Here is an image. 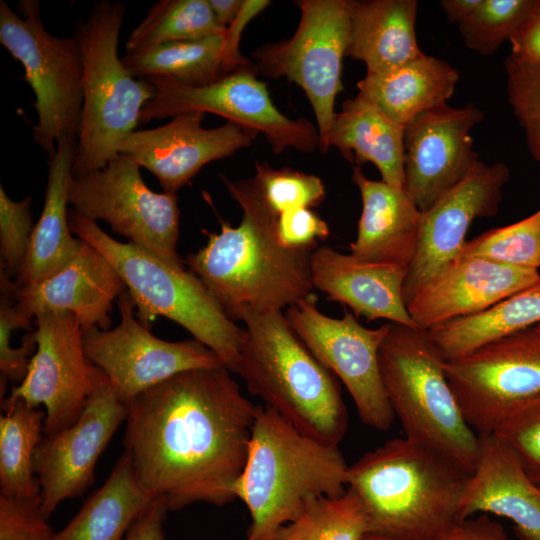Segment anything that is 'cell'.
I'll use <instances>...</instances> for the list:
<instances>
[{
  "instance_id": "obj_28",
  "label": "cell",
  "mask_w": 540,
  "mask_h": 540,
  "mask_svg": "<svg viewBox=\"0 0 540 540\" xmlns=\"http://www.w3.org/2000/svg\"><path fill=\"white\" fill-rule=\"evenodd\" d=\"M331 146L354 166L373 163L383 182L404 189V127L363 95L344 101L335 114L326 149Z\"/></svg>"
},
{
  "instance_id": "obj_37",
  "label": "cell",
  "mask_w": 540,
  "mask_h": 540,
  "mask_svg": "<svg viewBox=\"0 0 540 540\" xmlns=\"http://www.w3.org/2000/svg\"><path fill=\"white\" fill-rule=\"evenodd\" d=\"M539 0H482L479 7L458 25L469 49L488 56L509 40L531 14Z\"/></svg>"
},
{
  "instance_id": "obj_20",
  "label": "cell",
  "mask_w": 540,
  "mask_h": 540,
  "mask_svg": "<svg viewBox=\"0 0 540 540\" xmlns=\"http://www.w3.org/2000/svg\"><path fill=\"white\" fill-rule=\"evenodd\" d=\"M205 114L187 112L163 126L133 131L120 144L119 153L155 175L164 192L176 194L203 166L251 146L258 135L231 121L204 128Z\"/></svg>"
},
{
  "instance_id": "obj_6",
  "label": "cell",
  "mask_w": 540,
  "mask_h": 540,
  "mask_svg": "<svg viewBox=\"0 0 540 540\" xmlns=\"http://www.w3.org/2000/svg\"><path fill=\"white\" fill-rule=\"evenodd\" d=\"M381 380L405 437L474 471L480 438L466 422L427 331L388 322L378 350Z\"/></svg>"
},
{
  "instance_id": "obj_43",
  "label": "cell",
  "mask_w": 540,
  "mask_h": 540,
  "mask_svg": "<svg viewBox=\"0 0 540 540\" xmlns=\"http://www.w3.org/2000/svg\"><path fill=\"white\" fill-rule=\"evenodd\" d=\"M276 234L281 245L287 248L318 247V240L328 237L329 227L310 208H298L278 216Z\"/></svg>"
},
{
  "instance_id": "obj_45",
  "label": "cell",
  "mask_w": 540,
  "mask_h": 540,
  "mask_svg": "<svg viewBox=\"0 0 540 540\" xmlns=\"http://www.w3.org/2000/svg\"><path fill=\"white\" fill-rule=\"evenodd\" d=\"M509 41L511 55L540 66V0Z\"/></svg>"
},
{
  "instance_id": "obj_38",
  "label": "cell",
  "mask_w": 540,
  "mask_h": 540,
  "mask_svg": "<svg viewBox=\"0 0 540 540\" xmlns=\"http://www.w3.org/2000/svg\"><path fill=\"white\" fill-rule=\"evenodd\" d=\"M254 182L268 207L277 215L298 208L318 206L325 198L322 180L288 167L273 169L256 162Z\"/></svg>"
},
{
  "instance_id": "obj_29",
  "label": "cell",
  "mask_w": 540,
  "mask_h": 540,
  "mask_svg": "<svg viewBox=\"0 0 540 540\" xmlns=\"http://www.w3.org/2000/svg\"><path fill=\"white\" fill-rule=\"evenodd\" d=\"M459 79L457 69L433 56L422 55L382 73H366L357 83L359 94L405 127L417 115L445 105Z\"/></svg>"
},
{
  "instance_id": "obj_24",
  "label": "cell",
  "mask_w": 540,
  "mask_h": 540,
  "mask_svg": "<svg viewBox=\"0 0 540 540\" xmlns=\"http://www.w3.org/2000/svg\"><path fill=\"white\" fill-rule=\"evenodd\" d=\"M479 438L478 461L462 503L464 519L492 513L512 521L526 540H540V487L506 443L494 434Z\"/></svg>"
},
{
  "instance_id": "obj_1",
  "label": "cell",
  "mask_w": 540,
  "mask_h": 540,
  "mask_svg": "<svg viewBox=\"0 0 540 540\" xmlns=\"http://www.w3.org/2000/svg\"><path fill=\"white\" fill-rule=\"evenodd\" d=\"M230 373L183 371L128 404L124 452L140 488L167 510L236 499L258 405Z\"/></svg>"
},
{
  "instance_id": "obj_19",
  "label": "cell",
  "mask_w": 540,
  "mask_h": 540,
  "mask_svg": "<svg viewBox=\"0 0 540 540\" xmlns=\"http://www.w3.org/2000/svg\"><path fill=\"white\" fill-rule=\"evenodd\" d=\"M509 177L510 170L504 163L479 161L459 184L422 212L417 251L403 285L405 304L461 258L472 222L497 214Z\"/></svg>"
},
{
  "instance_id": "obj_51",
  "label": "cell",
  "mask_w": 540,
  "mask_h": 540,
  "mask_svg": "<svg viewBox=\"0 0 540 540\" xmlns=\"http://www.w3.org/2000/svg\"><path fill=\"white\" fill-rule=\"evenodd\" d=\"M538 326L540 327V324Z\"/></svg>"
},
{
  "instance_id": "obj_22",
  "label": "cell",
  "mask_w": 540,
  "mask_h": 540,
  "mask_svg": "<svg viewBox=\"0 0 540 540\" xmlns=\"http://www.w3.org/2000/svg\"><path fill=\"white\" fill-rule=\"evenodd\" d=\"M125 290L112 263L81 240L78 251L61 270L33 285H15L14 294L16 307L26 316L33 319L47 312H70L85 333L94 327L109 329L112 304Z\"/></svg>"
},
{
  "instance_id": "obj_12",
  "label": "cell",
  "mask_w": 540,
  "mask_h": 540,
  "mask_svg": "<svg viewBox=\"0 0 540 540\" xmlns=\"http://www.w3.org/2000/svg\"><path fill=\"white\" fill-rule=\"evenodd\" d=\"M256 74L255 65L243 67L198 87L167 76L149 77L155 95L143 107L140 124L201 111L263 133L276 154L289 147L301 152L319 149L318 128L305 118L290 119L282 114L273 104L266 83Z\"/></svg>"
},
{
  "instance_id": "obj_15",
  "label": "cell",
  "mask_w": 540,
  "mask_h": 540,
  "mask_svg": "<svg viewBox=\"0 0 540 540\" xmlns=\"http://www.w3.org/2000/svg\"><path fill=\"white\" fill-rule=\"evenodd\" d=\"M117 305L119 325L90 329L83 335V345L88 360L103 372L127 405L180 372L224 366L212 350L194 338L172 342L154 336L136 318L127 290L118 297Z\"/></svg>"
},
{
  "instance_id": "obj_23",
  "label": "cell",
  "mask_w": 540,
  "mask_h": 540,
  "mask_svg": "<svg viewBox=\"0 0 540 540\" xmlns=\"http://www.w3.org/2000/svg\"><path fill=\"white\" fill-rule=\"evenodd\" d=\"M311 273L314 288L355 315L417 328L403 299L408 267L368 262L321 246L311 254Z\"/></svg>"
},
{
  "instance_id": "obj_30",
  "label": "cell",
  "mask_w": 540,
  "mask_h": 540,
  "mask_svg": "<svg viewBox=\"0 0 540 540\" xmlns=\"http://www.w3.org/2000/svg\"><path fill=\"white\" fill-rule=\"evenodd\" d=\"M153 500L138 485L124 452L105 483L53 540H123Z\"/></svg>"
},
{
  "instance_id": "obj_34",
  "label": "cell",
  "mask_w": 540,
  "mask_h": 540,
  "mask_svg": "<svg viewBox=\"0 0 540 540\" xmlns=\"http://www.w3.org/2000/svg\"><path fill=\"white\" fill-rule=\"evenodd\" d=\"M227 31L216 20L208 0H161L130 33L126 50L197 40Z\"/></svg>"
},
{
  "instance_id": "obj_3",
  "label": "cell",
  "mask_w": 540,
  "mask_h": 540,
  "mask_svg": "<svg viewBox=\"0 0 540 540\" xmlns=\"http://www.w3.org/2000/svg\"><path fill=\"white\" fill-rule=\"evenodd\" d=\"M471 477L442 454L394 438L348 466L346 482L361 499L369 533L396 540H436L464 520Z\"/></svg>"
},
{
  "instance_id": "obj_18",
  "label": "cell",
  "mask_w": 540,
  "mask_h": 540,
  "mask_svg": "<svg viewBox=\"0 0 540 540\" xmlns=\"http://www.w3.org/2000/svg\"><path fill=\"white\" fill-rule=\"evenodd\" d=\"M484 118L474 104L427 110L404 127V189L421 212L459 184L480 161L471 131Z\"/></svg>"
},
{
  "instance_id": "obj_7",
  "label": "cell",
  "mask_w": 540,
  "mask_h": 540,
  "mask_svg": "<svg viewBox=\"0 0 540 540\" xmlns=\"http://www.w3.org/2000/svg\"><path fill=\"white\" fill-rule=\"evenodd\" d=\"M126 13L120 1H100L74 28L83 66V107L72 176L106 166L122 141L140 124L145 104L155 95L147 79H136L118 55Z\"/></svg>"
},
{
  "instance_id": "obj_39",
  "label": "cell",
  "mask_w": 540,
  "mask_h": 540,
  "mask_svg": "<svg viewBox=\"0 0 540 540\" xmlns=\"http://www.w3.org/2000/svg\"><path fill=\"white\" fill-rule=\"evenodd\" d=\"M504 65L509 103L524 129L532 157L540 161V66L513 55Z\"/></svg>"
},
{
  "instance_id": "obj_41",
  "label": "cell",
  "mask_w": 540,
  "mask_h": 540,
  "mask_svg": "<svg viewBox=\"0 0 540 540\" xmlns=\"http://www.w3.org/2000/svg\"><path fill=\"white\" fill-rule=\"evenodd\" d=\"M32 198L21 201L9 198L0 186V255L1 270L11 278L17 277L25 260L33 232Z\"/></svg>"
},
{
  "instance_id": "obj_33",
  "label": "cell",
  "mask_w": 540,
  "mask_h": 540,
  "mask_svg": "<svg viewBox=\"0 0 540 540\" xmlns=\"http://www.w3.org/2000/svg\"><path fill=\"white\" fill-rule=\"evenodd\" d=\"M0 417V495L31 499L40 496L34 455L43 436L45 411L20 398L2 400Z\"/></svg>"
},
{
  "instance_id": "obj_48",
  "label": "cell",
  "mask_w": 540,
  "mask_h": 540,
  "mask_svg": "<svg viewBox=\"0 0 540 540\" xmlns=\"http://www.w3.org/2000/svg\"><path fill=\"white\" fill-rule=\"evenodd\" d=\"M481 2L482 0H442L440 5L447 19L459 25L479 7Z\"/></svg>"
},
{
  "instance_id": "obj_25",
  "label": "cell",
  "mask_w": 540,
  "mask_h": 540,
  "mask_svg": "<svg viewBox=\"0 0 540 540\" xmlns=\"http://www.w3.org/2000/svg\"><path fill=\"white\" fill-rule=\"evenodd\" d=\"M352 181L361 195L362 212L350 254L409 269L417 251L422 212L405 189L367 178L360 166L353 167Z\"/></svg>"
},
{
  "instance_id": "obj_11",
  "label": "cell",
  "mask_w": 540,
  "mask_h": 540,
  "mask_svg": "<svg viewBox=\"0 0 540 540\" xmlns=\"http://www.w3.org/2000/svg\"><path fill=\"white\" fill-rule=\"evenodd\" d=\"M301 16L294 35L254 52L257 73L285 77L303 89L317 121L325 153L335 117V99L343 91L342 68L349 41L348 0H299Z\"/></svg>"
},
{
  "instance_id": "obj_44",
  "label": "cell",
  "mask_w": 540,
  "mask_h": 540,
  "mask_svg": "<svg viewBox=\"0 0 540 540\" xmlns=\"http://www.w3.org/2000/svg\"><path fill=\"white\" fill-rule=\"evenodd\" d=\"M267 0H244L243 6L226 32V52L235 69L250 67L254 63L246 59L239 50L241 35L247 24L270 5Z\"/></svg>"
},
{
  "instance_id": "obj_13",
  "label": "cell",
  "mask_w": 540,
  "mask_h": 540,
  "mask_svg": "<svg viewBox=\"0 0 540 540\" xmlns=\"http://www.w3.org/2000/svg\"><path fill=\"white\" fill-rule=\"evenodd\" d=\"M444 370L468 425L478 435L492 434L512 408L540 394V327L445 360Z\"/></svg>"
},
{
  "instance_id": "obj_32",
  "label": "cell",
  "mask_w": 540,
  "mask_h": 540,
  "mask_svg": "<svg viewBox=\"0 0 540 540\" xmlns=\"http://www.w3.org/2000/svg\"><path fill=\"white\" fill-rule=\"evenodd\" d=\"M226 32L126 50L122 61L138 79L167 76L187 86H205L237 70L226 52Z\"/></svg>"
},
{
  "instance_id": "obj_21",
  "label": "cell",
  "mask_w": 540,
  "mask_h": 540,
  "mask_svg": "<svg viewBox=\"0 0 540 540\" xmlns=\"http://www.w3.org/2000/svg\"><path fill=\"white\" fill-rule=\"evenodd\" d=\"M539 278L536 269L483 258H460L421 288L406 308L417 328L428 331L480 313Z\"/></svg>"
},
{
  "instance_id": "obj_9",
  "label": "cell",
  "mask_w": 540,
  "mask_h": 540,
  "mask_svg": "<svg viewBox=\"0 0 540 540\" xmlns=\"http://www.w3.org/2000/svg\"><path fill=\"white\" fill-rule=\"evenodd\" d=\"M19 15L0 1V43L25 71L38 122L33 139L50 156L62 137L76 138L83 107V66L74 36L46 30L37 0H21Z\"/></svg>"
},
{
  "instance_id": "obj_47",
  "label": "cell",
  "mask_w": 540,
  "mask_h": 540,
  "mask_svg": "<svg viewBox=\"0 0 540 540\" xmlns=\"http://www.w3.org/2000/svg\"><path fill=\"white\" fill-rule=\"evenodd\" d=\"M168 510L153 500L129 528L124 540H165L163 523Z\"/></svg>"
},
{
  "instance_id": "obj_40",
  "label": "cell",
  "mask_w": 540,
  "mask_h": 540,
  "mask_svg": "<svg viewBox=\"0 0 540 540\" xmlns=\"http://www.w3.org/2000/svg\"><path fill=\"white\" fill-rule=\"evenodd\" d=\"M492 434L514 451L540 487V394L512 408Z\"/></svg>"
},
{
  "instance_id": "obj_31",
  "label": "cell",
  "mask_w": 540,
  "mask_h": 540,
  "mask_svg": "<svg viewBox=\"0 0 540 540\" xmlns=\"http://www.w3.org/2000/svg\"><path fill=\"white\" fill-rule=\"evenodd\" d=\"M540 324V278L490 308L427 331L445 360L468 355L505 336Z\"/></svg>"
},
{
  "instance_id": "obj_46",
  "label": "cell",
  "mask_w": 540,
  "mask_h": 540,
  "mask_svg": "<svg viewBox=\"0 0 540 540\" xmlns=\"http://www.w3.org/2000/svg\"><path fill=\"white\" fill-rule=\"evenodd\" d=\"M436 540H505V535L495 522L479 517L456 523Z\"/></svg>"
},
{
  "instance_id": "obj_42",
  "label": "cell",
  "mask_w": 540,
  "mask_h": 540,
  "mask_svg": "<svg viewBox=\"0 0 540 540\" xmlns=\"http://www.w3.org/2000/svg\"><path fill=\"white\" fill-rule=\"evenodd\" d=\"M40 496L19 499L0 495V540H53Z\"/></svg>"
},
{
  "instance_id": "obj_8",
  "label": "cell",
  "mask_w": 540,
  "mask_h": 540,
  "mask_svg": "<svg viewBox=\"0 0 540 540\" xmlns=\"http://www.w3.org/2000/svg\"><path fill=\"white\" fill-rule=\"evenodd\" d=\"M69 226L74 235L94 246L118 271L143 326L149 328L160 316L176 322L236 373L243 328L226 315L194 273L173 267L130 242L112 238L74 210L69 212Z\"/></svg>"
},
{
  "instance_id": "obj_27",
  "label": "cell",
  "mask_w": 540,
  "mask_h": 540,
  "mask_svg": "<svg viewBox=\"0 0 540 540\" xmlns=\"http://www.w3.org/2000/svg\"><path fill=\"white\" fill-rule=\"evenodd\" d=\"M416 0H348L346 56L362 61L367 73H382L424 53L416 37Z\"/></svg>"
},
{
  "instance_id": "obj_35",
  "label": "cell",
  "mask_w": 540,
  "mask_h": 540,
  "mask_svg": "<svg viewBox=\"0 0 540 540\" xmlns=\"http://www.w3.org/2000/svg\"><path fill=\"white\" fill-rule=\"evenodd\" d=\"M369 533V518L359 496L350 488L336 497L313 501L293 522L282 527L274 540H362Z\"/></svg>"
},
{
  "instance_id": "obj_5",
  "label": "cell",
  "mask_w": 540,
  "mask_h": 540,
  "mask_svg": "<svg viewBox=\"0 0 540 540\" xmlns=\"http://www.w3.org/2000/svg\"><path fill=\"white\" fill-rule=\"evenodd\" d=\"M236 370L249 392L305 435L339 446L348 416L337 377L296 335L283 311L248 312Z\"/></svg>"
},
{
  "instance_id": "obj_4",
  "label": "cell",
  "mask_w": 540,
  "mask_h": 540,
  "mask_svg": "<svg viewBox=\"0 0 540 540\" xmlns=\"http://www.w3.org/2000/svg\"><path fill=\"white\" fill-rule=\"evenodd\" d=\"M337 446L311 438L268 406H257L245 468L234 487L251 515L246 540H274L316 499L347 489Z\"/></svg>"
},
{
  "instance_id": "obj_49",
  "label": "cell",
  "mask_w": 540,
  "mask_h": 540,
  "mask_svg": "<svg viewBox=\"0 0 540 540\" xmlns=\"http://www.w3.org/2000/svg\"><path fill=\"white\" fill-rule=\"evenodd\" d=\"M244 0H208L217 22L228 28L238 16Z\"/></svg>"
},
{
  "instance_id": "obj_50",
  "label": "cell",
  "mask_w": 540,
  "mask_h": 540,
  "mask_svg": "<svg viewBox=\"0 0 540 540\" xmlns=\"http://www.w3.org/2000/svg\"><path fill=\"white\" fill-rule=\"evenodd\" d=\"M362 540H396L385 536L375 535L368 533Z\"/></svg>"
},
{
  "instance_id": "obj_26",
  "label": "cell",
  "mask_w": 540,
  "mask_h": 540,
  "mask_svg": "<svg viewBox=\"0 0 540 540\" xmlns=\"http://www.w3.org/2000/svg\"><path fill=\"white\" fill-rule=\"evenodd\" d=\"M76 138L62 137L48 157V181L44 205L33 227L30 245L15 278L16 287L39 283L61 270L81 244L69 226L68 186L76 150Z\"/></svg>"
},
{
  "instance_id": "obj_17",
  "label": "cell",
  "mask_w": 540,
  "mask_h": 540,
  "mask_svg": "<svg viewBox=\"0 0 540 540\" xmlns=\"http://www.w3.org/2000/svg\"><path fill=\"white\" fill-rule=\"evenodd\" d=\"M37 343L24 380L9 398L45 407L43 435L72 425L81 415L94 385L95 366L88 360L83 331L70 312L35 317Z\"/></svg>"
},
{
  "instance_id": "obj_2",
  "label": "cell",
  "mask_w": 540,
  "mask_h": 540,
  "mask_svg": "<svg viewBox=\"0 0 540 540\" xmlns=\"http://www.w3.org/2000/svg\"><path fill=\"white\" fill-rule=\"evenodd\" d=\"M220 178L243 211L241 222L232 227L219 218L221 232H205L206 245L184 260L189 270L234 322L248 312L283 311L315 295L311 254L317 247L281 245L276 234L278 216L265 203L254 179L230 180L223 174Z\"/></svg>"
},
{
  "instance_id": "obj_10",
  "label": "cell",
  "mask_w": 540,
  "mask_h": 540,
  "mask_svg": "<svg viewBox=\"0 0 540 540\" xmlns=\"http://www.w3.org/2000/svg\"><path fill=\"white\" fill-rule=\"evenodd\" d=\"M68 203L86 219L102 220L135 246L173 267L185 268L176 250L180 230L177 195L152 191L131 156L119 153L103 168L72 176Z\"/></svg>"
},
{
  "instance_id": "obj_36",
  "label": "cell",
  "mask_w": 540,
  "mask_h": 540,
  "mask_svg": "<svg viewBox=\"0 0 540 540\" xmlns=\"http://www.w3.org/2000/svg\"><path fill=\"white\" fill-rule=\"evenodd\" d=\"M461 258L536 269L540 267V209L516 223L493 228L465 242Z\"/></svg>"
},
{
  "instance_id": "obj_16",
  "label": "cell",
  "mask_w": 540,
  "mask_h": 540,
  "mask_svg": "<svg viewBox=\"0 0 540 540\" xmlns=\"http://www.w3.org/2000/svg\"><path fill=\"white\" fill-rule=\"evenodd\" d=\"M95 368L94 385L79 418L63 430L43 435L35 451L34 474L46 518L61 502L80 496L93 484L98 458L127 419L128 405Z\"/></svg>"
},
{
  "instance_id": "obj_14",
  "label": "cell",
  "mask_w": 540,
  "mask_h": 540,
  "mask_svg": "<svg viewBox=\"0 0 540 540\" xmlns=\"http://www.w3.org/2000/svg\"><path fill=\"white\" fill-rule=\"evenodd\" d=\"M284 315L311 353L344 384L362 422L388 430L395 416L378 362L388 323L369 329L348 310L342 318L329 317L318 309L316 295L289 306Z\"/></svg>"
}]
</instances>
